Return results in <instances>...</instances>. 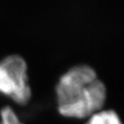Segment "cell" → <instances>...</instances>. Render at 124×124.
I'll return each mask as SVG.
<instances>
[{
	"instance_id": "cell-1",
	"label": "cell",
	"mask_w": 124,
	"mask_h": 124,
	"mask_svg": "<svg viewBox=\"0 0 124 124\" xmlns=\"http://www.w3.org/2000/svg\"><path fill=\"white\" fill-rule=\"evenodd\" d=\"M56 109L60 116L86 120L105 107L108 89L93 66L77 64L65 71L54 88Z\"/></svg>"
},
{
	"instance_id": "cell-4",
	"label": "cell",
	"mask_w": 124,
	"mask_h": 124,
	"mask_svg": "<svg viewBox=\"0 0 124 124\" xmlns=\"http://www.w3.org/2000/svg\"><path fill=\"white\" fill-rule=\"evenodd\" d=\"M0 124H25L17 112L10 105L0 108Z\"/></svg>"
},
{
	"instance_id": "cell-3",
	"label": "cell",
	"mask_w": 124,
	"mask_h": 124,
	"mask_svg": "<svg viewBox=\"0 0 124 124\" xmlns=\"http://www.w3.org/2000/svg\"><path fill=\"white\" fill-rule=\"evenodd\" d=\"M85 124H123L121 116L113 108H103L90 116Z\"/></svg>"
},
{
	"instance_id": "cell-2",
	"label": "cell",
	"mask_w": 124,
	"mask_h": 124,
	"mask_svg": "<svg viewBox=\"0 0 124 124\" xmlns=\"http://www.w3.org/2000/svg\"><path fill=\"white\" fill-rule=\"evenodd\" d=\"M0 95L19 106H25L32 99L29 65L20 54H8L0 60Z\"/></svg>"
}]
</instances>
